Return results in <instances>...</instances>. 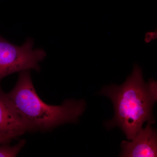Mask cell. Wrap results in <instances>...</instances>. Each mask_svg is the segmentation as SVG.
<instances>
[{
  "label": "cell",
  "mask_w": 157,
  "mask_h": 157,
  "mask_svg": "<svg viewBox=\"0 0 157 157\" xmlns=\"http://www.w3.org/2000/svg\"><path fill=\"white\" fill-rule=\"evenodd\" d=\"M157 87L153 79L144 82L142 70L135 64L122 84L103 88L100 94L111 100L114 110L113 118L105 123L106 128L110 130L119 127L132 140L144 122L154 123L153 108L157 101Z\"/></svg>",
  "instance_id": "cell-1"
},
{
  "label": "cell",
  "mask_w": 157,
  "mask_h": 157,
  "mask_svg": "<svg viewBox=\"0 0 157 157\" xmlns=\"http://www.w3.org/2000/svg\"><path fill=\"white\" fill-rule=\"evenodd\" d=\"M7 94L18 113L36 131H47L63 124L76 123L86 108L84 100H65L59 106L44 103L35 90L30 70L21 72L15 86Z\"/></svg>",
  "instance_id": "cell-2"
},
{
  "label": "cell",
  "mask_w": 157,
  "mask_h": 157,
  "mask_svg": "<svg viewBox=\"0 0 157 157\" xmlns=\"http://www.w3.org/2000/svg\"><path fill=\"white\" fill-rule=\"evenodd\" d=\"M33 45L31 39L19 46L0 36V80L16 72L40 71L39 63L45 58L46 53L42 49H34Z\"/></svg>",
  "instance_id": "cell-3"
},
{
  "label": "cell",
  "mask_w": 157,
  "mask_h": 157,
  "mask_svg": "<svg viewBox=\"0 0 157 157\" xmlns=\"http://www.w3.org/2000/svg\"><path fill=\"white\" fill-rule=\"evenodd\" d=\"M36 131L35 127L17 112L8 94L0 86V135Z\"/></svg>",
  "instance_id": "cell-4"
},
{
  "label": "cell",
  "mask_w": 157,
  "mask_h": 157,
  "mask_svg": "<svg viewBox=\"0 0 157 157\" xmlns=\"http://www.w3.org/2000/svg\"><path fill=\"white\" fill-rule=\"evenodd\" d=\"M131 141H123L120 156L155 157L157 156V132L147 122L146 128L137 132Z\"/></svg>",
  "instance_id": "cell-5"
},
{
  "label": "cell",
  "mask_w": 157,
  "mask_h": 157,
  "mask_svg": "<svg viewBox=\"0 0 157 157\" xmlns=\"http://www.w3.org/2000/svg\"><path fill=\"white\" fill-rule=\"evenodd\" d=\"M25 143V140H22L14 146L6 144L7 143L2 144V145L0 146V157H16Z\"/></svg>",
  "instance_id": "cell-6"
},
{
  "label": "cell",
  "mask_w": 157,
  "mask_h": 157,
  "mask_svg": "<svg viewBox=\"0 0 157 157\" xmlns=\"http://www.w3.org/2000/svg\"><path fill=\"white\" fill-rule=\"evenodd\" d=\"M21 136L18 134H11L9 135H0V145L2 144L8 143L12 139Z\"/></svg>",
  "instance_id": "cell-7"
},
{
  "label": "cell",
  "mask_w": 157,
  "mask_h": 157,
  "mask_svg": "<svg viewBox=\"0 0 157 157\" xmlns=\"http://www.w3.org/2000/svg\"><path fill=\"white\" fill-rule=\"evenodd\" d=\"M157 31H151L147 33L145 35L144 41L146 43H150L151 41L157 39Z\"/></svg>",
  "instance_id": "cell-8"
}]
</instances>
